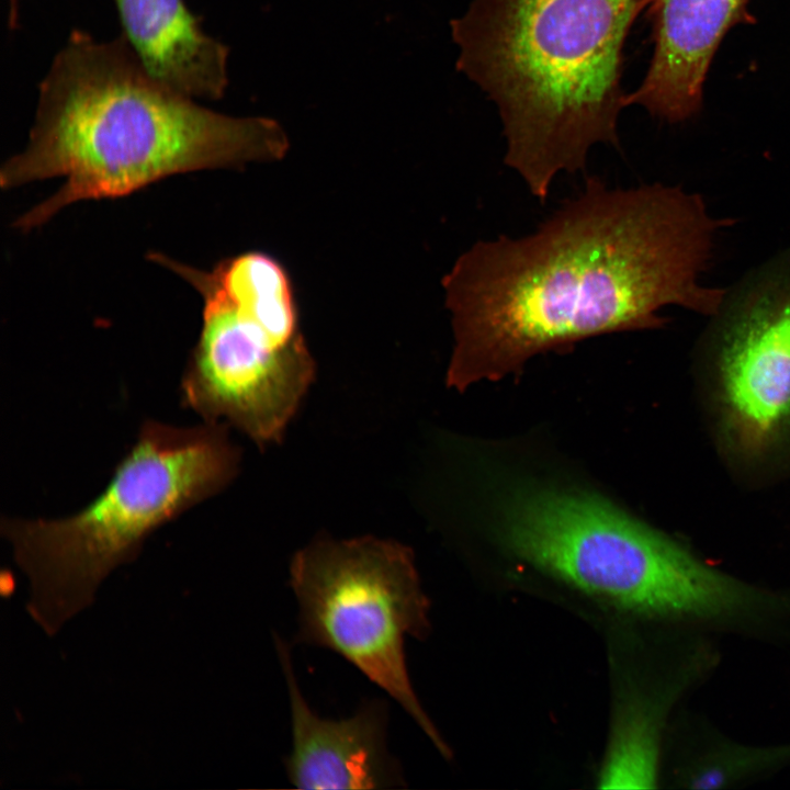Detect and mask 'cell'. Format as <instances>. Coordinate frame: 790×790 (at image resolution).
Returning <instances> with one entry per match:
<instances>
[{
    "mask_svg": "<svg viewBox=\"0 0 790 790\" xmlns=\"http://www.w3.org/2000/svg\"><path fill=\"white\" fill-rule=\"evenodd\" d=\"M721 225L680 188L589 177L534 232L475 242L442 279L448 386L500 379L589 337L662 327L668 305L716 314L724 291L699 276Z\"/></svg>",
    "mask_w": 790,
    "mask_h": 790,
    "instance_id": "obj_1",
    "label": "cell"
},
{
    "mask_svg": "<svg viewBox=\"0 0 790 790\" xmlns=\"http://www.w3.org/2000/svg\"><path fill=\"white\" fill-rule=\"evenodd\" d=\"M281 125L236 117L153 77L125 38L72 30L38 86L26 147L0 171L2 188L64 177L52 196L15 221L36 227L78 201L117 198L168 176L279 160Z\"/></svg>",
    "mask_w": 790,
    "mask_h": 790,
    "instance_id": "obj_2",
    "label": "cell"
},
{
    "mask_svg": "<svg viewBox=\"0 0 790 790\" xmlns=\"http://www.w3.org/2000/svg\"><path fill=\"white\" fill-rule=\"evenodd\" d=\"M643 0H474L451 22L458 69L497 104L505 160L537 178L618 145L624 38Z\"/></svg>",
    "mask_w": 790,
    "mask_h": 790,
    "instance_id": "obj_3",
    "label": "cell"
},
{
    "mask_svg": "<svg viewBox=\"0 0 790 790\" xmlns=\"http://www.w3.org/2000/svg\"><path fill=\"white\" fill-rule=\"evenodd\" d=\"M239 462L225 422L178 428L150 420L84 508L59 519H3L1 534L29 579L26 608L35 623L57 634L154 531L223 490Z\"/></svg>",
    "mask_w": 790,
    "mask_h": 790,
    "instance_id": "obj_4",
    "label": "cell"
},
{
    "mask_svg": "<svg viewBox=\"0 0 790 790\" xmlns=\"http://www.w3.org/2000/svg\"><path fill=\"white\" fill-rule=\"evenodd\" d=\"M501 534L534 566L633 612L719 618L758 601L752 589L597 496L518 493L505 510Z\"/></svg>",
    "mask_w": 790,
    "mask_h": 790,
    "instance_id": "obj_5",
    "label": "cell"
},
{
    "mask_svg": "<svg viewBox=\"0 0 790 790\" xmlns=\"http://www.w3.org/2000/svg\"><path fill=\"white\" fill-rule=\"evenodd\" d=\"M296 642L340 655L384 690L439 752L449 748L409 678L405 640L430 632V602L413 550L395 540L318 535L291 558Z\"/></svg>",
    "mask_w": 790,
    "mask_h": 790,
    "instance_id": "obj_6",
    "label": "cell"
},
{
    "mask_svg": "<svg viewBox=\"0 0 790 790\" xmlns=\"http://www.w3.org/2000/svg\"><path fill=\"white\" fill-rule=\"evenodd\" d=\"M203 296V325L181 380V403L260 449L279 444L316 377L293 291L224 289L211 272L158 257Z\"/></svg>",
    "mask_w": 790,
    "mask_h": 790,
    "instance_id": "obj_7",
    "label": "cell"
},
{
    "mask_svg": "<svg viewBox=\"0 0 790 790\" xmlns=\"http://www.w3.org/2000/svg\"><path fill=\"white\" fill-rule=\"evenodd\" d=\"M721 377L729 421L747 452L790 419V285L753 294L726 328Z\"/></svg>",
    "mask_w": 790,
    "mask_h": 790,
    "instance_id": "obj_8",
    "label": "cell"
},
{
    "mask_svg": "<svg viewBox=\"0 0 790 790\" xmlns=\"http://www.w3.org/2000/svg\"><path fill=\"white\" fill-rule=\"evenodd\" d=\"M285 678L292 749L285 759L287 779L297 789H388L404 787L399 763L387 747V704L363 702L350 716H319L297 684L287 644L275 635Z\"/></svg>",
    "mask_w": 790,
    "mask_h": 790,
    "instance_id": "obj_9",
    "label": "cell"
},
{
    "mask_svg": "<svg viewBox=\"0 0 790 790\" xmlns=\"http://www.w3.org/2000/svg\"><path fill=\"white\" fill-rule=\"evenodd\" d=\"M646 1L654 2L656 14L654 56L625 104H641L669 121L684 120L699 108L710 60L745 0Z\"/></svg>",
    "mask_w": 790,
    "mask_h": 790,
    "instance_id": "obj_10",
    "label": "cell"
},
{
    "mask_svg": "<svg viewBox=\"0 0 790 790\" xmlns=\"http://www.w3.org/2000/svg\"><path fill=\"white\" fill-rule=\"evenodd\" d=\"M114 2L121 35L153 77L200 101L224 95L229 49L203 30L184 0Z\"/></svg>",
    "mask_w": 790,
    "mask_h": 790,
    "instance_id": "obj_11",
    "label": "cell"
},
{
    "mask_svg": "<svg viewBox=\"0 0 790 790\" xmlns=\"http://www.w3.org/2000/svg\"><path fill=\"white\" fill-rule=\"evenodd\" d=\"M658 737L648 711L630 709L621 718L600 774L602 788H652L656 781Z\"/></svg>",
    "mask_w": 790,
    "mask_h": 790,
    "instance_id": "obj_12",
    "label": "cell"
},
{
    "mask_svg": "<svg viewBox=\"0 0 790 790\" xmlns=\"http://www.w3.org/2000/svg\"><path fill=\"white\" fill-rule=\"evenodd\" d=\"M790 759V746L770 748L729 747L702 759L689 774L695 789H713Z\"/></svg>",
    "mask_w": 790,
    "mask_h": 790,
    "instance_id": "obj_13",
    "label": "cell"
},
{
    "mask_svg": "<svg viewBox=\"0 0 790 790\" xmlns=\"http://www.w3.org/2000/svg\"><path fill=\"white\" fill-rule=\"evenodd\" d=\"M20 0H8V25L10 30L19 26Z\"/></svg>",
    "mask_w": 790,
    "mask_h": 790,
    "instance_id": "obj_14",
    "label": "cell"
}]
</instances>
